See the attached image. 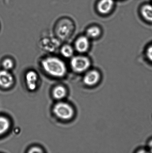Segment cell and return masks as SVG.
I'll return each mask as SVG.
<instances>
[{
  "mask_svg": "<svg viewBox=\"0 0 152 153\" xmlns=\"http://www.w3.org/2000/svg\"><path fill=\"white\" fill-rule=\"evenodd\" d=\"M42 66L48 74L56 77H62L67 72L65 63L56 57L50 56L44 58L42 62Z\"/></svg>",
  "mask_w": 152,
  "mask_h": 153,
  "instance_id": "1",
  "label": "cell"
},
{
  "mask_svg": "<svg viewBox=\"0 0 152 153\" xmlns=\"http://www.w3.org/2000/svg\"><path fill=\"white\" fill-rule=\"evenodd\" d=\"M90 64L89 58L82 55L73 56L70 61L71 68L77 73H82L87 71Z\"/></svg>",
  "mask_w": 152,
  "mask_h": 153,
  "instance_id": "2",
  "label": "cell"
},
{
  "mask_svg": "<svg viewBox=\"0 0 152 153\" xmlns=\"http://www.w3.org/2000/svg\"><path fill=\"white\" fill-rule=\"evenodd\" d=\"M53 112L58 118L62 120L71 119L74 115L73 109L68 103L61 102L55 105Z\"/></svg>",
  "mask_w": 152,
  "mask_h": 153,
  "instance_id": "3",
  "label": "cell"
},
{
  "mask_svg": "<svg viewBox=\"0 0 152 153\" xmlns=\"http://www.w3.org/2000/svg\"><path fill=\"white\" fill-rule=\"evenodd\" d=\"M99 73L96 70H92L86 72L83 78V82L88 86L96 85L100 79Z\"/></svg>",
  "mask_w": 152,
  "mask_h": 153,
  "instance_id": "4",
  "label": "cell"
},
{
  "mask_svg": "<svg viewBox=\"0 0 152 153\" xmlns=\"http://www.w3.org/2000/svg\"><path fill=\"white\" fill-rule=\"evenodd\" d=\"M88 37L86 36L79 37L76 40L75 47L76 50L79 53H83L87 52L90 47V41Z\"/></svg>",
  "mask_w": 152,
  "mask_h": 153,
  "instance_id": "5",
  "label": "cell"
},
{
  "mask_svg": "<svg viewBox=\"0 0 152 153\" xmlns=\"http://www.w3.org/2000/svg\"><path fill=\"white\" fill-rule=\"evenodd\" d=\"M13 77L7 70L0 71V86L4 88H10L12 85Z\"/></svg>",
  "mask_w": 152,
  "mask_h": 153,
  "instance_id": "6",
  "label": "cell"
},
{
  "mask_svg": "<svg viewBox=\"0 0 152 153\" xmlns=\"http://www.w3.org/2000/svg\"><path fill=\"white\" fill-rule=\"evenodd\" d=\"M114 5V0H101L98 4V10L99 13L106 14L111 11Z\"/></svg>",
  "mask_w": 152,
  "mask_h": 153,
  "instance_id": "7",
  "label": "cell"
},
{
  "mask_svg": "<svg viewBox=\"0 0 152 153\" xmlns=\"http://www.w3.org/2000/svg\"><path fill=\"white\" fill-rule=\"evenodd\" d=\"M25 79L28 89L34 91L37 88L38 75L35 71H30L26 73Z\"/></svg>",
  "mask_w": 152,
  "mask_h": 153,
  "instance_id": "8",
  "label": "cell"
},
{
  "mask_svg": "<svg viewBox=\"0 0 152 153\" xmlns=\"http://www.w3.org/2000/svg\"><path fill=\"white\" fill-rule=\"evenodd\" d=\"M101 30L96 26L90 27L86 30V36L89 39L97 38L101 35Z\"/></svg>",
  "mask_w": 152,
  "mask_h": 153,
  "instance_id": "9",
  "label": "cell"
},
{
  "mask_svg": "<svg viewBox=\"0 0 152 153\" xmlns=\"http://www.w3.org/2000/svg\"><path fill=\"white\" fill-rule=\"evenodd\" d=\"M141 13L144 19L149 22H152V6L146 4L143 6Z\"/></svg>",
  "mask_w": 152,
  "mask_h": 153,
  "instance_id": "10",
  "label": "cell"
},
{
  "mask_svg": "<svg viewBox=\"0 0 152 153\" xmlns=\"http://www.w3.org/2000/svg\"><path fill=\"white\" fill-rule=\"evenodd\" d=\"M66 91L64 87L59 85L56 87L53 91V95L55 99L60 100L63 99L66 95Z\"/></svg>",
  "mask_w": 152,
  "mask_h": 153,
  "instance_id": "11",
  "label": "cell"
},
{
  "mask_svg": "<svg viewBox=\"0 0 152 153\" xmlns=\"http://www.w3.org/2000/svg\"><path fill=\"white\" fill-rule=\"evenodd\" d=\"M10 127V123L5 117L0 116V135L4 134L8 130Z\"/></svg>",
  "mask_w": 152,
  "mask_h": 153,
  "instance_id": "12",
  "label": "cell"
},
{
  "mask_svg": "<svg viewBox=\"0 0 152 153\" xmlns=\"http://www.w3.org/2000/svg\"><path fill=\"white\" fill-rule=\"evenodd\" d=\"M74 49L72 46L66 45L63 46L61 49V53L65 58H72L74 54Z\"/></svg>",
  "mask_w": 152,
  "mask_h": 153,
  "instance_id": "13",
  "label": "cell"
},
{
  "mask_svg": "<svg viewBox=\"0 0 152 153\" xmlns=\"http://www.w3.org/2000/svg\"><path fill=\"white\" fill-rule=\"evenodd\" d=\"M2 65L4 70L8 71L13 68L14 64L11 59L10 58H6L3 60Z\"/></svg>",
  "mask_w": 152,
  "mask_h": 153,
  "instance_id": "14",
  "label": "cell"
},
{
  "mask_svg": "<svg viewBox=\"0 0 152 153\" xmlns=\"http://www.w3.org/2000/svg\"><path fill=\"white\" fill-rule=\"evenodd\" d=\"M28 152L30 153H42V151L39 148L37 147H34L31 148L30 149Z\"/></svg>",
  "mask_w": 152,
  "mask_h": 153,
  "instance_id": "15",
  "label": "cell"
},
{
  "mask_svg": "<svg viewBox=\"0 0 152 153\" xmlns=\"http://www.w3.org/2000/svg\"><path fill=\"white\" fill-rule=\"evenodd\" d=\"M147 55L149 59L152 62V46H150L147 49Z\"/></svg>",
  "mask_w": 152,
  "mask_h": 153,
  "instance_id": "16",
  "label": "cell"
},
{
  "mask_svg": "<svg viewBox=\"0 0 152 153\" xmlns=\"http://www.w3.org/2000/svg\"><path fill=\"white\" fill-rule=\"evenodd\" d=\"M148 145L150 150L151 151V152L152 153V140L151 141H150Z\"/></svg>",
  "mask_w": 152,
  "mask_h": 153,
  "instance_id": "17",
  "label": "cell"
}]
</instances>
